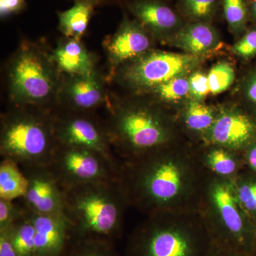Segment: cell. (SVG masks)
Returning a JSON list of instances; mask_svg holds the SVG:
<instances>
[{
	"instance_id": "1",
	"label": "cell",
	"mask_w": 256,
	"mask_h": 256,
	"mask_svg": "<svg viewBox=\"0 0 256 256\" xmlns=\"http://www.w3.org/2000/svg\"><path fill=\"white\" fill-rule=\"evenodd\" d=\"M207 175L198 144L183 140L121 160L118 180L129 206L148 216L198 210Z\"/></svg>"
},
{
	"instance_id": "2",
	"label": "cell",
	"mask_w": 256,
	"mask_h": 256,
	"mask_svg": "<svg viewBox=\"0 0 256 256\" xmlns=\"http://www.w3.org/2000/svg\"><path fill=\"white\" fill-rule=\"evenodd\" d=\"M108 109V134L120 160L133 159L183 140L178 118L154 101L109 99Z\"/></svg>"
},
{
	"instance_id": "3",
	"label": "cell",
	"mask_w": 256,
	"mask_h": 256,
	"mask_svg": "<svg viewBox=\"0 0 256 256\" xmlns=\"http://www.w3.org/2000/svg\"><path fill=\"white\" fill-rule=\"evenodd\" d=\"M64 214L74 240L114 242L121 236L130 206L118 178L63 190Z\"/></svg>"
},
{
	"instance_id": "4",
	"label": "cell",
	"mask_w": 256,
	"mask_h": 256,
	"mask_svg": "<svg viewBox=\"0 0 256 256\" xmlns=\"http://www.w3.org/2000/svg\"><path fill=\"white\" fill-rule=\"evenodd\" d=\"M213 240L200 210L146 216L128 238L126 256H206Z\"/></svg>"
},
{
	"instance_id": "5",
	"label": "cell",
	"mask_w": 256,
	"mask_h": 256,
	"mask_svg": "<svg viewBox=\"0 0 256 256\" xmlns=\"http://www.w3.org/2000/svg\"><path fill=\"white\" fill-rule=\"evenodd\" d=\"M62 75L50 50L36 42L23 41L6 66L8 98L12 106L56 108Z\"/></svg>"
},
{
	"instance_id": "6",
	"label": "cell",
	"mask_w": 256,
	"mask_h": 256,
	"mask_svg": "<svg viewBox=\"0 0 256 256\" xmlns=\"http://www.w3.org/2000/svg\"><path fill=\"white\" fill-rule=\"evenodd\" d=\"M53 111L12 106L1 116L0 154L21 168L48 166L58 144Z\"/></svg>"
},
{
	"instance_id": "7",
	"label": "cell",
	"mask_w": 256,
	"mask_h": 256,
	"mask_svg": "<svg viewBox=\"0 0 256 256\" xmlns=\"http://www.w3.org/2000/svg\"><path fill=\"white\" fill-rule=\"evenodd\" d=\"M198 210L214 244L256 256V224L240 206L234 180L208 172Z\"/></svg>"
},
{
	"instance_id": "8",
	"label": "cell",
	"mask_w": 256,
	"mask_h": 256,
	"mask_svg": "<svg viewBox=\"0 0 256 256\" xmlns=\"http://www.w3.org/2000/svg\"><path fill=\"white\" fill-rule=\"evenodd\" d=\"M203 60V56L152 50L120 67L111 80L144 95L172 79L188 76Z\"/></svg>"
},
{
	"instance_id": "9",
	"label": "cell",
	"mask_w": 256,
	"mask_h": 256,
	"mask_svg": "<svg viewBox=\"0 0 256 256\" xmlns=\"http://www.w3.org/2000/svg\"><path fill=\"white\" fill-rule=\"evenodd\" d=\"M62 190L118 178L119 170L92 150L58 144L48 165Z\"/></svg>"
},
{
	"instance_id": "10",
	"label": "cell",
	"mask_w": 256,
	"mask_h": 256,
	"mask_svg": "<svg viewBox=\"0 0 256 256\" xmlns=\"http://www.w3.org/2000/svg\"><path fill=\"white\" fill-rule=\"evenodd\" d=\"M53 117L58 144L82 146L98 152L120 170L121 160L114 156L106 124L99 120L94 112L55 109Z\"/></svg>"
},
{
	"instance_id": "11",
	"label": "cell",
	"mask_w": 256,
	"mask_h": 256,
	"mask_svg": "<svg viewBox=\"0 0 256 256\" xmlns=\"http://www.w3.org/2000/svg\"><path fill=\"white\" fill-rule=\"evenodd\" d=\"M256 141V117L240 106L218 108L214 124L202 144H216L238 152Z\"/></svg>"
},
{
	"instance_id": "12",
	"label": "cell",
	"mask_w": 256,
	"mask_h": 256,
	"mask_svg": "<svg viewBox=\"0 0 256 256\" xmlns=\"http://www.w3.org/2000/svg\"><path fill=\"white\" fill-rule=\"evenodd\" d=\"M108 77L98 69L88 74L62 75L56 109L94 112L108 104Z\"/></svg>"
},
{
	"instance_id": "13",
	"label": "cell",
	"mask_w": 256,
	"mask_h": 256,
	"mask_svg": "<svg viewBox=\"0 0 256 256\" xmlns=\"http://www.w3.org/2000/svg\"><path fill=\"white\" fill-rule=\"evenodd\" d=\"M153 38L137 20H130L124 14L116 32L106 37L102 44L108 66V79L111 80L124 64L152 50Z\"/></svg>"
},
{
	"instance_id": "14",
	"label": "cell",
	"mask_w": 256,
	"mask_h": 256,
	"mask_svg": "<svg viewBox=\"0 0 256 256\" xmlns=\"http://www.w3.org/2000/svg\"><path fill=\"white\" fill-rule=\"evenodd\" d=\"M21 168L28 181V192L21 200L25 207L40 214L65 216L63 190L50 166Z\"/></svg>"
},
{
	"instance_id": "15",
	"label": "cell",
	"mask_w": 256,
	"mask_h": 256,
	"mask_svg": "<svg viewBox=\"0 0 256 256\" xmlns=\"http://www.w3.org/2000/svg\"><path fill=\"white\" fill-rule=\"evenodd\" d=\"M124 8L154 38L169 42L186 23L166 0H130Z\"/></svg>"
},
{
	"instance_id": "16",
	"label": "cell",
	"mask_w": 256,
	"mask_h": 256,
	"mask_svg": "<svg viewBox=\"0 0 256 256\" xmlns=\"http://www.w3.org/2000/svg\"><path fill=\"white\" fill-rule=\"evenodd\" d=\"M28 212L35 228L36 256H65L74 242L66 218Z\"/></svg>"
},
{
	"instance_id": "17",
	"label": "cell",
	"mask_w": 256,
	"mask_h": 256,
	"mask_svg": "<svg viewBox=\"0 0 256 256\" xmlns=\"http://www.w3.org/2000/svg\"><path fill=\"white\" fill-rule=\"evenodd\" d=\"M50 55L62 75L88 74L97 69L95 55L80 40L63 36L50 50Z\"/></svg>"
},
{
	"instance_id": "18",
	"label": "cell",
	"mask_w": 256,
	"mask_h": 256,
	"mask_svg": "<svg viewBox=\"0 0 256 256\" xmlns=\"http://www.w3.org/2000/svg\"><path fill=\"white\" fill-rule=\"evenodd\" d=\"M169 42L184 53L204 57L218 46L220 36L212 23L186 22Z\"/></svg>"
},
{
	"instance_id": "19",
	"label": "cell",
	"mask_w": 256,
	"mask_h": 256,
	"mask_svg": "<svg viewBox=\"0 0 256 256\" xmlns=\"http://www.w3.org/2000/svg\"><path fill=\"white\" fill-rule=\"evenodd\" d=\"M198 153L207 172L234 180L245 169L244 154L220 146L198 144Z\"/></svg>"
},
{
	"instance_id": "20",
	"label": "cell",
	"mask_w": 256,
	"mask_h": 256,
	"mask_svg": "<svg viewBox=\"0 0 256 256\" xmlns=\"http://www.w3.org/2000/svg\"><path fill=\"white\" fill-rule=\"evenodd\" d=\"M218 108L210 107L202 101L190 98L184 106L178 118L184 134L202 144L204 138L214 124Z\"/></svg>"
},
{
	"instance_id": "21",
	"label": "cell",
	"mask_w": 256,
	"mask_h": 256,
	"mask_svg": "<svg viewBox=\"0 0 256 256\" xmlns=\"http://www.w3.org/2000/svg\"><path fill=\"white\" fill-rule=\"evenodd\" d=\"M74 2L72 8L57 12L58 28L64 36L82 41L97 5L92 0Z\"/></svg>"
},
{
	"instance_id": "22",
	"label": "cell",
	"mask_w": 256,
	"mask_h": 256,
	"mask_svg": "<svg viewBox=\"0 0 256 256\" xmlns=\"http://www.w3.org/2000/svg\"><path fill=\"white\" fill-rule=\"evenodd\" d=\"M28 178L14 160L2 158L0 163V198L8 201L22 200L26 195Z\"/></svg>"
},
{
	"instance_id": "23",
	"label": "cell",
	"mask_w": 256,
	"mask_h": 256,
	"mask_svg": "<svg viewBox=\"0 0 256 256\" xmlns=\"http://www.w3.org/2000/svg\"><path fill=\"white\" fill-rule=\"evenodd\" d=\"M8 228L10 238L18 256H36L35 228L28 208Z\"/></svg>"
},
{
	"instance_id": "24",
	"label": "cell",
	"mask_w": 256,
	"mask_h": 256,
	"mask_svg": "<svg viewBox=\"0 0 256 256\" xmlns=\"http://www.w3.org/2000/svg\"><path fill=\"white\" fill-rule=\"evenodd\" d=\"M222 0H178L176 9L186 22L212 23Z\"/></svg>"
},
{
	"instance_id": "25",
	"label": "cell",
	"mask_w": 256,
	"mask_h": 256,
	"mask_svg": "<svg viewBox=\"0 0 256 256\" xmlns=\"http://www.w3.org/2000/svg\"><path fill=\"white\" fill-rule=\"evenodd\" d=\"M236 194L246 214L256 224V174L244 169L234 180Z\"/></svg>"
},
{
	"instance_id": "26",
	"label": "cell",
	"mask_w": 256,
	"mask_h": 256,
	"mask_svg": "<svg viewBox=\"0 0 256 256\" xmlns=\"http://www.w3.org/2000/svg\"><path fill=\"white\" fill-rule=\"evenodd\" d=\"M188 76L178 77L152 89L146 94L154 96L152 100L156 104H174L180 102L190 96ZM144 94V95H146Z\"/></svg>"
},
{
	"instance_id": "27",
	"label": "cell",
	"mask_w": 256,
	"mask_h": 256,
	"mask_svg": "<svg viewBox=\"0 0 256 256\" xmlns=\"http://www.w3.org/2000/svg\"><path fill=\"white\" fill-rule=\"evenodd\" d=\"M224 18L236 36H242L250 22L246 0H222Z\"/></svg>"
},
{
	"instance_id": "28",
	"label": "cell",
	"mask_w": 256,
	"mask_h": 256,
	"mask_svg": "<svg viewBox=\"0 0 256 256\" xmlns=\"http://www.w3.org/2000/svg\"><path fill=\"white\" fill-rule=\"evenodd\" d=\"M65 256H119L114 242L98 240H74Z\"/></svg>"
},
{
	"instance_id": "29",
	"label": "cell",
	"mask_w": 256,
	"mask_h": 256,
	"mask_svg": "<svg viewBox=\"0 0 256 256\" xmlns=\"http://www.w3.org/2000/svg\"><path fill=\"white\" fill-rule=\"evenodd\" d=\"M210 94L217 95L228 90L234 84L236 73L232 64L220 62L214 64L207 74Z\"/></svg>"
},
{
	"instance_id": "30",
	"label": "cell",
	"mask_w": 256,
	"mask_h": 256,
	"mask_svg": "<svg viewBox=\"0 0 256 256\" xmlns=\"http://www.w3.org/2000/svg\"><path fill=\"white\" fill-rule=\"evenodd\" d=\"M242 108L256 117V64L248 72L240 86Z\"/></svg>"
},
{
	"instance_id": "31",
	"label": "cell",
	"mask_w": 256,
	"mask_h": 256,
	"mask_svg": "<svg viewBox=\"0 0 256 256\" xmlns=\"http://www.w3.org/2000/svg\"><path fill=\"white\" fill-rule=\"evenodd\" d=\"M236 55L244 60H250L256 56V26L248 28L240 40L232 46Z\"/></svg>"
},
{
	"instance_id": "32",
	"label": "cell",
	"mask_w": 256,
	"mask_h": 256,
	"mask_svg": "<svg viewBox=\"0 0 256 256\" xmlns=\"http://www.w3.org/2000/svg\"><path fill=\"white\" fill-rule=\"evenodd\" d=\"M26 210L23 203L0 198V230L9 228L12 224L18 220Z\"/></svg>"
},
{
	"instance_id": "33",
	"label": "cell",
	"mask_w": 256,
	"mask_h": 256,
	"mask_svg": "<svg viewBox=\"0 0 256 256\" xmlns=\"http://www.w3.org/2000/svg\"><path fill=\"white\" fill-rule=\"evenodd\" d=\"M188 80L191 98L203 102L210 92L207 75L200 70H195L188 75Z\"/></svg>"
},
{
	"instance_id": "34",
	"label": "cell",
	"mask_w": 256,
	"mask_h": 256,
	"mask_svg": "<svg viewBox=\"0 0 256 256\" xmlns=\"http://www.w3.org/2000/svg\"><path fill=\"white\" fill-rule=\"evenodd\" d=\"M26 8V0H0V18L5 20L20 14Z\"/></svg>"
},
{
	"instance_id": "35",
	"label": "cell",
	"mask_w": 256,
	"mask_h": 256,
	"mask_svg": "<svg viewBox=\"0 0 256 256\" xmlns=\"http://www.w3.org/2000/svg\"><path fill=\"white\" fill-rule=\"evenodd\" d=\"M0 256H18L12 242L8 228L0 230Z\"/></svg>"
},
{
	"instance_id": "36",
	"label": "cell",
	"mask_w": 256,
	"mask_h": 256,
	"mask_svg": "<svg viewBox=\"0 0 256 256\" xmlns=\"http://www.w3.org/2000/svg\"><path fill=\"white\" fill-rule=\"evenodd\" d=\"M242 154L246 169L256 174V141L249 146Z\"/></svg>"
},
{
	"instance_id": "37",
	"label": "cell",
	"mask_w": 256,
	"mask_h": 256,
	"mask_svg": "<svg viewBox=\"0 0 256 256\" xmlns=\"http://www.w3.org/2000/svg\"><path fill=\"white\" fill-rule=\"evenodd\" d=\"M206 256H252L213 244Z\"/></svg>"
},
{
	"instance_id": "38",
	"label": "cell",
	"mask_w": 256,
	"mask_h": 256,
	"mask_svg": "<svg viewBox=\"0 0 256 256\" xmlns=\"http://www.w3.org/2000/svg\"><path fill=\"white\" fill-rule=\"evenodd\" d=\"M97 6H107V5H121L126 6L130 0H92Z\"/></svg>"
},
{
	"instance_id": "39",
	"label": "cell",
	"mask_w": 256,
	"mask_h": 256,
	"mask_svg": "<svg viewBox=\"0 0 256 256\" xmlns=\"http://www.w3.org/2000/svg\"><path fill=\"white\" fill-rule=\"evenodd\" d=\"M250 22L256 26V0H246Z\"/></svg>"
},
{
	"instance_id": "40",
	"label": "cell",
	"mask_w": 256,
	"mask_h": 256,
	"mask_svg": "<svg viewBox=\"0 0 256 256\" xmlns=\"http://www.w3.org/2000/svg\"></svg>"
}]
</instances>
